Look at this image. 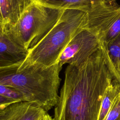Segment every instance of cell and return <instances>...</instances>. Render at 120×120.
<instances>
[{"instance_id":"6da1fadb","label":"cell","mask_w":120,"mask_h":120,"mask_svg":"<svg viewBox=\"0 0 120 120\" xmlns=\"http://www.w3.org/2000/svg\"><path fill=\"white\" fill-rule=\"evenodd\" d=\"M114 79L101 48L81 63L68 65L54 120H98L105 92Z\"/></svg>"},{"instance_id":"7a4b0ae2","label":"cell","mask_w":120,"mask_h":120,"mask_svg":"<svg viewBox=\"0 0 120 120\" xmlns=\"http://www.w3.org/2000/svg\"><path fill=\"white\" fill-rule=\"evenodd\" d=\"M21 62L0 67V84L15 89L26 101L47 112L57 103L62 68L58 63L45 67L38 64L21 66Z\"/></svg>"},{"instance_id":"3957f363","label":"cell","mask_w":120,"mask_h":120,"mask_svg":"<svg viewBox=\"0 0 120 120\" xmlns=\"http://www.w3.org/2000/svg\"><path fill=\"white\" fill-rule=\"evenodd\" d=\"M88 13L76 9L63 10L56 23L34 47L28 51L20 66L38 64L50 67L59 58L70 41L81 31L88 28Z\"/></svg>"},{"instance_id":"277c9868","label":"cell","mask_w":120,"mask_h":120,"mask_svg":"<svg viewBox=\"0 0 120 120\" xmlns=\"http://www.w3.org/2000/svg\"><path fill=\"white\" fill-rule=\"evenodd\" d=\"M64 10L33 2L15 23L2 31L15 44L28 51L49 32Z\"/></svg>"},{"instance_id":"5b68a950","label":"cell","mask_w":120,"mask_h":120,"mask_svg":"<svg viewBox=\"0 0 120 120\" xmlns=\"http://www.w3.org/2000/svg\"><path fill=\"white\" fill-rule=\"evenodd\" d=\"M100 48L101 42L98 35L87 28L70 41L61 53L58 63L61 68L66 64H80Z\"/></svg>"},{"instance_id":"8992f818","label":"cell","mask_w":120,"mask_h":120,"mask_svg":"<svg viewBox=\"0 0 120 120\" xmlns=\"http://www.w3.org/2000/svg\"><path fill=\"white\" fill-rule=\"evenodd\" d=\"M47 112L28 101L13 103L0 112V120H38Z\"/></svg>"},{"instance_id":"52a82bcc","label":"cell","mask_w":120,"mask_h":120,"mask_svg":"<svg viewBox=\"0 0 120 120\" xmlns=\"http://www.w3.org/2000/svg\"><path fill=\"white\" fill-rule=\"evenodd\" d=\"M35 2L40 3L39 0H0V28L2 30L15 23L25 9Z\"/></svg>"},{"instance_id":"ba28073f","label":"cell","mask_w":120,"mask_h":120,"mask_svg":"<svg viewBox=\"0 0 120 120\" xmlns=\"http://www.w3.org/2000/svg\"><path fill=\"white\" fill-rule=\"evenodd\" d=\"M28 51L17 45L0 28V67L23 61Z\"/></svg>"},{"instance_id":"9c48e42d","label":"cell","mask_w":120,"mask_h":120,"mask_svg":"<svg viewBox=\"0 0 120 120\" xmlns=\"http://www.w3.org/2000/svg\"><path fill=\"white\" fill-rule=\"evenodd\" d=\"M104 55L115 79L120 72V34L106 44L101 45Z\"/></svg>"},{"instance_id":"30bf717a","label":"cell","mask_w":120,"mask_h":120,"mask_svg":"<svg viewBox=\"0 0 120 120\" xmlns=\"http://www.w3.org/2000/svg\"><path fill=\"white\" fill-rule=\"evenodd\" d=\"M120 96V83L116 79L107 88L101 103L98 120H104Z\"/></svg>"},{"instance_id":"8fae6325","label":"cell","mask_w":120,"mask_h":120,"mask_svg":"<svg viewBox=\"0 0 120 120\" xmlns=\"http://www.w3.org/2000/svg\"><path fill=\"white\" fill-rule=\"evenodd\" d=\"M40 2L50 7L62 9H76L90 12L92 8L90 0H39Z\"/></svg>"},{"instance_id":"7c38bea8","label":"cell","mask_w":120,"mask_h":120,"mask_svg":"<svg viewBox=\"0 0 120 120\" xmlns=\"http://www.w3.org/2000/svg\"><path fill=\"white\" fill-rule=\"evenodd\" d=\"M0 96L17 101H26L23 95L15 89L0 84Z\"/></svg>"},{"instance_id":"4fadbf2b","label":"cell","mask_w":120,"mask_h":120,"mask_svg":"<svg viewBox=\"0 0 120 120\" xmlns=\"http://www.w3.org/2000/svg\"><path fill=\"white\" fill-rule=\"evenodd\" d=\"M120 34V15L112 24L106 34L102 44H106Z\"/></svg>"},{"instance_id":"5bb4252c","label":"cell","mask_w":120,"mask_h":120,"mask_svg":"<svg viewBox=\"0 0 120 120\" xmlns=\"http://www.w3.org/2000/svg\"><path fill=\"white\" fill-rule=\"evenodd\" d=\"M120 119V96L104 120H119Z\"/></svg>"},{"instance_id":"9a60e30c","label":"cell","mask_w":120,"mask_h":120,"mask_svg":"<svg viewBox=\"0 0 120 120\" xmlns=\"http://www.w3.org/2000/svg\"><path fill=\"white\" fill-rule=\"evenodd\" d=\"M92 8L103 7L113 6L118 4L116 0H90Z\"/></svg>"},{"instance_id":"2e32d148","label":"cell","mask_w":120,"mask_h":120,"mask_svg":"<svg viewBox=\"0 0 120 120\" xmlns=\"http://www.w3.org/2000/svg\"><path fill=\"white\" fill-rule=\"evenodd\" d=\"M16 102L19 101L0 96V112L8 105Z\"/></svg>"},{"instance_id":"e0dca14e","label":"cell","mask_w":120,"mask_h":120,"mask_svg":"<svg viewBox=\"0 0 120 120\" xmlns=\"http://www.w3.org/2000/svg\"><path fill=\"white\" fill-rule=\"evenodd\" d=\"M38 120H54V119L53 118H52L47 112H46Z\"/></svg>"},{"instance_id":"ac0fdd59","label":"cell","mask_w":120,"mask_h":120,"mask_svg":"<svg viewBox=\"0 0 120 120\" xmlns=\"http://www.w3.org/2000/svg\"><path fill=\"white\" fill-rule=\"evenodd\" d=\"M118 82H119V83H120V72L119 74V80H118Z\"/></svg>"},{"instance_id":"d6986e66","label":"cell","mask_w":120,"mask_h":120,"mask_svg":"<svg viewBox=\"0 0 120 120\" xmlns=\"http://www.w3.org/2000/svg\"></svg>"}]
</instances>
